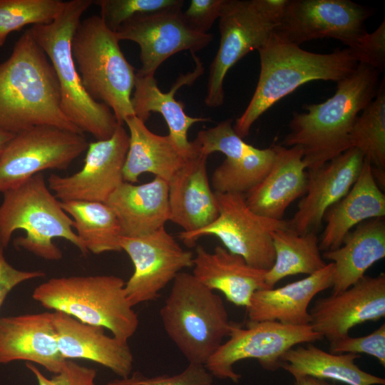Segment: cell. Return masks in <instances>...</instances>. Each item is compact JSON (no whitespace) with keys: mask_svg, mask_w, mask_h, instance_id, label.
Masks as SVG:
<instances>
[{"mask_svg":"<svg viewBox=\"0 0 385 385\" xmlns=\"http://www.w3.org/2000/svg\"><path fill=\"white\" fill-rule=\"evenodd\" d=\"M41 125L83 133L63 114L55 71L29 29L0 63V129L16 134Z\"/></svg>","mask_w":385,"mask_h":385,"instance_id":"obj_1","label":"cell"},{"mask_svg":"<svg viewBox=\"0 0 385 385\" xmlns=\"http://www.w3.org/2000/svg\"><path fill=\"white\" fill-rule=\"evenodd\" d=\"M380 73L359 63L348 76L337 83L334 95L325 101L305 105L306 112L294 113L285 147H298L306 169L313 171L350 148L351 128L377 94Z\"/></svg>","mask_w":385,"mask_h":385,"instance_id":"obj_2","label":"cell"},{"mask_svg":"<svg viewBox=\"0 0 385 385\" xmlns=\"http://www.w3.org/2000/svg\"><path fill=\"white\" fill-rule=\"evenodd\" d=\"M260 71L253 96L233 128L242 138L270 108L303 84L322 80L338 82L357 67L349 48L329 53L305 51L279 40L274 34L258 50Z\"/></svg>","mask_w":385,"mask_h":385,"instance_id":"obj_3","label":"cell"},{"mask_svg":"<svg viewBox=\"0 0 385 385\" xmlns=\"http://www.w3.org/2000/svg\"><path fill=\"white\" fill-rule=\"evenodd\" d=\"M93 1H66L63 9L53 21L32 26L30 31L55 71L63 114L83 133H88L101 140L111 138L119 124L111 109L93 100L85 90L71 50L72 38L81 16Z\"/></svg>","mask_w":385,"mask_h":385,"instance_id":"obj_4","label":"cell"},{"mask_svg":"<svg viewBox=\"0 0 385 385\" xmlns=\"http://www.w3.org/2000/svg\"><path fill=\"white\" fill-rule=\"evenodd\" d=\"M2 194L0 247L4 250L13 233L21 229L26 234L15 239L16 247L46 260L56 261L63 257L62 251L53 242L54 238L68 241L83 255L88 253L74 231L73 220L63 210L42 173Z\"/></svg>","mask_w":385,"mask_h":385,"instance_id":"obj_5","label":"cell"},{"mask_svg":"<svg viewBox=\"0 0 385 385\" xmlns=\"http://www.w3.org/2000/svg\"><path fill=\"white\" fill-rule=\"evenodd\" d=\"M160 317L188 363L204 365L228 337L232 322L220 295L185 272L173 279Z\"/></svg>","mask_w":385,"mask_h":385,"instance_id":"obj_6","label":"cell"},{"mask_svg":"<svg viewBox=\"0 0 385 385\" xmlns=\"http://www.w3.org/2000/svg\"><path fill=\"white\" fill-rule=\"evenodd\" d=\"M125 284L115 275L53 277L38 285L32 298L46 309L107 329L128 342L139 320L126 297Z\"/></svg>","mask_w":385,"mask_h":385,"instance_id":"obj_7","label":"cell"},{"mask_svg":"<svg viewBox=\"0 0 385 385\" xmlns=\"http://www.w3.org/2000/svg\"><path fill=\"white\" fill-rule=\"evenodd\" d=\"M82 84L96 101L109 107L119 125L134 115L131 103L135 73L122 52L115 33L99 15L81 21L71 42Z\"/></svg>","mask_w":385,"mask_h":385,"instance_id":"obj_8","label":"cell"},{"mask_svg":"<svg viewBox=\"0 0 385 385\" xmlns=\"http://www.w3.org/2000/svg\"><path fill=\"white\" fill-rule=\"evenodd\" d=\"M287 0H225L219 20L220 45L210 65L205 103L223 104L224 79L248 53L263 47L278 25Z\"/></svg>","mask_w":385,"mask_h":385,"instance_id":"obj_9","label":"cell"},{"mask_svg":"<svg viewBox=\"0 0 385 385\" xmlns=\"http://www.w3.org/2000/svg\"><path fill=\"white\" fill-rule=\"evenodd\" d=\"M228 337L205 366L213 377L235 383L241 378L234 370L237 362L255 359L264 369L274 371L287 351L323 339L309 324L292 326L276 321H248L245 327L232 322Z\"/></svg>","mask_w":385,"mask_h":385,"instance_id":"obj_10","label":"cell"},{"mask_svg":"<svg viewBox=\"0 0 385 385\" xmlns=\"http://www.w3.org/2000/svg\"><path fill=\"white\" fill-rule=\"evenodd\" d=\"M215 193L219 210L216 219L197 231L180 232V240L188 247H192L200 237L215 236L224 247L242 257L252 267L270 270L275 258L271 232L287 227V221L254 212L242 194Z\"/></svg>","mask_w":385,"mask_h":385,"instance_id":"obj_11","label":"cell"},{"mask_svg":"<svg viewBox=\"0 0 385 385\" xmlns=\"http://www.w3.org/2000/svg\"><path fill=\"white\" fill-rule=\"evenodd\" d=\"M88 143L83 133L49 125L18 133L0 157V193L46 170H65Z\"/></svg>","mask_w":385,"mask_h":385,"instance_id":"obj_12","label":"cell"},{"mask_svg":"<svg viewBox=\"0 0 385 385\" xmlns=\"http://www.w3.org/2000/svg\"><path fill=\"white\" fill-rule=\"evenodd\" d=\"M370 9L349 0H287L274 36L296 46L329 38L352 47L366 34Z\"/></svg>","mask_w":385,"mask_h":385,"instance_id":"obj_13","label":"cell"},{"mask_svg":"<svg viewBox=\"0 0 385 385\" xmlns=\"http://www.w3.org/2000/svg\"><path fill=\"white\" fill-rule=\"evenodd\" d=\"M120 247L133 265V272L125 284L133 307L155 300L178 273L193 265L194 255L184 250L165 227L143 236H122Z\"/></svg>","mask_w":385,"mask_h":385,"instance_id":"obj_14","label":"cell"},{"mask_svg":"<svg viewBox=\"0 0 385 385\" xmlns=\"http://www.w3.org/2000/svg\"><path fill=\"white\" fill-rule=\"evenodd\" d=\"M129 146V135L119 125L113 135L88 143L83 168L68 176L51 174L49 189L61 201L104 202L124 182L123 169Z\"/></svg>","mask_w":385,"mask_h":385,"instance_id":"obj_15","label":"cell"},{"mask_svg":"<svg viewBox=\"0 0 385 385\" xmlns=\"http://www.w3.org/2000/svg\"><path fill=\"white\" fill-rule=\"evenodd\" d=\"M182 10L136 17L123 24L115 33L120 41L136 43L140 47L139 75H155L158 67L171 56L190 51L195 53L212 41L210 33L192 30L182 17Z\"/></svg>","mask_w":385,"mask_h":385,"instance_id":"obj_16","label":"cell"},{"mask_svg":"<svg viewBox=\"0 0 385 385\" xmlns=\"http://www.w3.org/2000/svg\"><path fill=\"white\" fill-rule=\"evenodd\" d=\"M309 325L329 342L349 335L354 327L385 316V274L364 275L346 289L317 299Z\"/></svg>","mask_w":385,"mask_h":385,"instance_id":"obj_17","label":"cell"},{"mask_svg":"<svg viewBox=\"0 0 385 385\" xmlns=\"http://www.w3.org/2000/svg\"><path fill=\"white\" fill-rule=\"evenodd\" d=\"M364 160V155L351 148L324 164L309 171L306 192L298 205L288 227L299 234L318 229L327 210L340 200L356 180Z\"/></svg>","mask_w":385,"mask_h":385,"instance_id":"obj_18","label":"cell"},{"mask_svg":"<svg viewBox=\"0 0 385 385\" xmlns=\"http://www.w3.org/2000/svg\"><path fill=\"white\" fill-rule=\"evenodd\" d=\"M26 361L57 374L67 359L57 342L53 312L0 317V364Z\"/></svg>","mask_w":385,"mask_h":385,"instance_id":"obj_19","label":"cell"},{"mask_svg":"<svg viewBox=\"0 0 385 385\" xmlns=\"http://www.w3.org/2000/svg\"><path fill=\"white\" fill-rule=\"evenodd\" d=\"M58 349L65 359H86L112 371L120 379L132 372L133 356L127 342L108 336L104 328L83 323L61 312H53Z\"/></svg>","mask_w":385,"mask_h":385,"instance_id":"obj_20","label":"cell"},{"mask_svg":"<svg viewBox=\"0 0 385 385\" xmlns=\"http://www.w3.org/2000/svg\"><path fill=\"white\" fill-rule=\"evenodd\" d=\"M207 159L199 153L188 158L168 182L169 221L185 232L207 226L219 213L207 176Z\"/></svg>","mask_w":385,"mask_h":385,"instance_id":"obj_21","label":"cell"},{"mask_svg":"<svg viewBox=\"0 0 385 385\" xmlns=\"http://www.w3.org/2000/svg\"><path fill=\"white\" fill-rule=\"evenodd\" d=\"M191 54L196 63L195 70L181 75L170 91H161L154 75L143 76L135 73L134 93L131 97L134 115L144 123L148 119L151 112L162 115L169 128L168 135L187 158H191L198 153L192 141L188 140L190 128L197 123L210 120L209 118L187 115L183 103L177 101L174 97L180 87L192 83L203 73L202 62L195 53Z\"/></svg>","mask_w":385,"mask_h":385,"instance_id":"obj_22","label":"cell"},{"mask_svg":"<svg viewBox=\"0 0 385 385\" xmlns=\"http://www.w3.org/2000/svg\"><path fill=\"white\" fill-rule=\"evenodd\" d=\"M334 264L284 286L256 291L246 308L248 321H276L292 326L309 324V306L319 293L333 284Z\"/></svg>","mask_w":385,"mask_h":385,"instance_id":"obj_23","label":"cell"},{"mask_svg":"<svg viewBox=\"0 0 385 385\" xmlns=\"http://www.w3.org/2000/svg\"><path fill=\"white\" fill-rule=\"evenodd\" d=\"M192 268V275L201 284L212 291H220L236 306L247 308L256 291L268 289L267 270L252 267L242 257L222 246L210 252L197 245Z\"/></svg>","mask_w":385,"mask_h":385,"instance_id":"obj_24","label":"cell"},{"mask_svg":"<svg viewBox=\"0 0 385 385\" xmlns=\"http://www.w3.org/2000/svg\"><path fill=\"white\" fill-rule=\"evenodd\" d=\"M274 158L265 178L247 193V206L255 213L282 220L287 207L306 192L307 176L302 150L273 145Z\"/></svg>","mask_w":385,"mask_h":385,"instance_id":"obj_25","label":"cell"},{"mask_svg":"<svg viewBox=\"0 0 385 385\" xmlns=\"http://www.w3.org/2000/svg\"><path fill=\"white\" fill-rule=\"evenodd\" d=\"M385 195L372 173V165L364 158L361 172L349 192L324 214L327 222L321 240L320 250L337 249L344 238L362 222L384 217Z\"/></svg>","mask_w":385,"mask_h":385,"instance_id":"obj_26","label":"cell"},{"mask_svg":"<svg viewBox=\"0 0 385 385\" xmlns=\"http://www.w3.org/2000/svg\"><path fill=\"white\" fill-rule=\"evenodd\" d=\"M106 203L115 214L123 237L152 233L169 221L168 182L158 177L140 185L123 182Z\"/></svg>","mask_w":385,"mask_h":385,"instance_id":"obj_27","label":"cell"},{"mask_svg":"<svg viewBox=\"0 0 385 385\" xmlns=\"http://www.w3.org/2000/svg\"><path fill=\"white\" fill-rule=\"evenodd\" d=\"M323 259L334 264L332 294L339 293L363 277L375 262L385 257L384 217L365 220L344 238L340 247L325 251Z\"/></svg>","mask_w":385,"mask_h":385,"instance_id":"obj_28","label":"cell"},{"mask_svg":"<svg viewBox=\"0 0 385 385\" xmlns=\"http://www.w3.org/2000/svg\"><path fill=\"white\" fill-rule=\"evenodd\" d=\"M125 124L128 128L129 146L123 169L124 182L135 183L144 173L168 182L189 158L169 135L153 133L136 116L128 118Z\"/></svg>","mask_w":385,"mask_h":385,"instance_id":"obj_29","label":"cell"},{"mask_svg":"<svg viewBox=\"0 0 385 385\" xmlns=\"http://www.w3.org/2000/svg\"><path fill=\"white\" fill-rule=\"evenodd\" d=\"M355 354H334L325 351L312 343L296 346L281 357L280 368L294 379L312 376L346 385H385V379L360 369Z\"/></svg>","mask_w":385,"mask_h":385,"instance_id":"obj_30","label":"cell"},{"mask_svg":"<svg viewBox=\"0 0 385 385\" xmlns=\"http://www.w3.org/2000/svg\"><path fill=\"white\" fill-rule=\"evenodd\" d=\"M274 262L267 270L265 284L268 289L283 278L304 274L310 275L326 266L321 255L316 232L299 234L286 227L271 232Z\"/></svg>","mask_w":385,"mask_h":385,"instance_id":"obj_31","label":"cell"},{"mask_svg":"<svg viewBox=\"0 0 385 385\" xmlns=\"http://www.w3.org/2000/svg\"><path fill=\"white\" fill-rule=\"evenodd\" d=\"M61 205L73 220L76 232L88 252L98 255L121 251L120 226L106 203L65 201L61 202Z\"/></svg>","mask_w":385,"mask_h":385,"instance_id":"obj_32","label":"cell"},{"mask_svg":"<svg viewBox=\"0 0 385 385\" xmlns=\"http://www.w3.org/2000/svg\"><path fill=\"white\" fill-rule=\"evenodd\" d=\"M274 158L273 146L265 149L253 147L240 158H225L212 173L214 192L247 194L265 178Z\"/></svg>","mask_w":385,"mask_h":385,"instance_id":"obj_33","label":"cell"},{"mask_svg":"<svg viewBox=\"0 0 385 385\" xmlns=\"http://www.w3.org/2000/svg\"><path fill=\"white\" fill-rule=\"evenodd\" d=\"M385 83L356 118L349 135V146L356 148L376 168L385 170Z\"/></svg>","mask_w":385,"mask_h":385,"instance_id":"obj_34","label":"cell"},{"mask_svg":"<svg viewBox=\"0 0 385 385\" xmlns=\"http://www.w3.org/2000/svg\"><path fill=\"white\" fill-rule=\"evenodd\" d=\"M61 0H0V47L8 36L27 25L48 24L64 8Z\"/></svg>","mask_w":385,"mask_h":385,"instance_id":"obj_35","label":"cell"},{"mask_svg":"<svg viewBox=\"0 0 385 385\" xmlns=\"http://www.w3.org/2000/svg\"><path fill=\"white\" fill-rule=\"evenodd\" d=\"M183 0H96L93 4L106 26L115 32L123 24L136 17L182 10Z\"/></svg>","mask_w":385,"mask_h":385,"instance_id":"obj_36","label":"cell"},{"mask_svg":"<svg viewBox=\"0 0 385 385\" xmlns=\"http://www.w3.org/2000/svg\"><path fill=\"white\" fill-rule=\"evenodd\" d=\"M192 143L202 155L208 157L211 153L219 152L230 159L240 158L253 148L235 133L231 119L200 130Z\"/></svg>","mask_w":385,"mask_h":385,"instance_id":"obj_37","label":"cell"},{"mask_svg":"<svg viewBox=\"0 0 385 385\" xmlns=\"http://www.w3.org/2000/svg\"><path fill=\"white\" fill-rule=\"evenodd\" d=\"M213 376L204 364L189 363L180 374L148 376L136 371L125 379H117L107 385H212Z\"/></svg>","mask_w":385,"mask_h":385,"instance_id":"obj_38","label":"cell"},{"mask_svg":"<svg viewBox=\"0 0 385 385\" xmlns=\"http://www.w3.org/2000/svg\"><path fill=\"white\" fill-rule=\"evenodd\" d=\"M329 352L334 354H365L376 359L385 366V324L362 337H344L329 342Z\"/></svg>","mask_w":385,"mask_h":385,"instance_id":"obj_39","label":"cell"},{"mask_svg":"<svg viewBox=\"0 0 385 385\" xmlns=\"http://www.w3.org/2000/svg\"><path fill=\"white\" fill-rule=\"evenodd\" d=\"M358 63L365 64L380 73L385 67V21L369 34L361 36L351 48H349Z\"/></svg>","mask_w":385,"mask_h":385,"instance_id":"obj_40","label":"cell"},{"mask_svg":"<svg viewBox=\"0 0 385 385\" xmlns=\"http://www.w3.org/2000/svg\"><path fill=\"white\" fill-rule=\"evenodd\" d=\"M26 366L34 375L38 385H96V370L71 360H67L62 370L50 379L34 364L26 363Z\"/></svg>","mask_w":385,"mask_h":385,"instance_id":"obj_41","label":"cell"},{"mask_svg":"<svg viewBox=\"0 0 385 385\" xmlns=\"http://www.w3.org/2000/svg\"><path fill=\"white\" fill-rule=\"evenodd\" d=\"M225 0H191L190 6L182 11L185 23L192 30L207 34L219 19Z\"/></svg>","mask_w":385,"mask_h":385,"instance_id":"obj_42","label":"cell"},{"mask_svg":"<svg viewBox=\"0 0 385 385\" xmlns=\"http://www.w3.org/2000/svg\"><path fill=\"white\" fill-rule=\"evenodd\" d=\"M45 276L41 270L24 271L13 267L7 262L4 249L0 247V309L11 291L28 280Z\"/></svg>","mask_w":385,"mask_h":385,"instance_id":"obj_43","label":"cell"},{"mask_svg":"<svg viewBox=\"0 0 385 385\" xmlns=\"http://www.w3.org/2000/svg\"><path fill=\"white\" fill-rule=\"evenodd\" d=\"M293 385H338L335 382L317 379L312 376H303L294 379Z\"/></svg>","mask_w":385,"mask_h":385,"instance_id":"obj_44","label":"cell"},{"mask_svg":"<svg viewBox=\"0 0 385 385\" xmlns=\"http://www.w3.org/2000/svg\"><path fill=\"white\" fill-rule=\"evenodd\" d=\"M15 134L0 129V157L7 145Z\"/></svg>","mask_w":385,"mask_h":385,"instance_id":"obj_45","label":"cell"}]
</instances>
